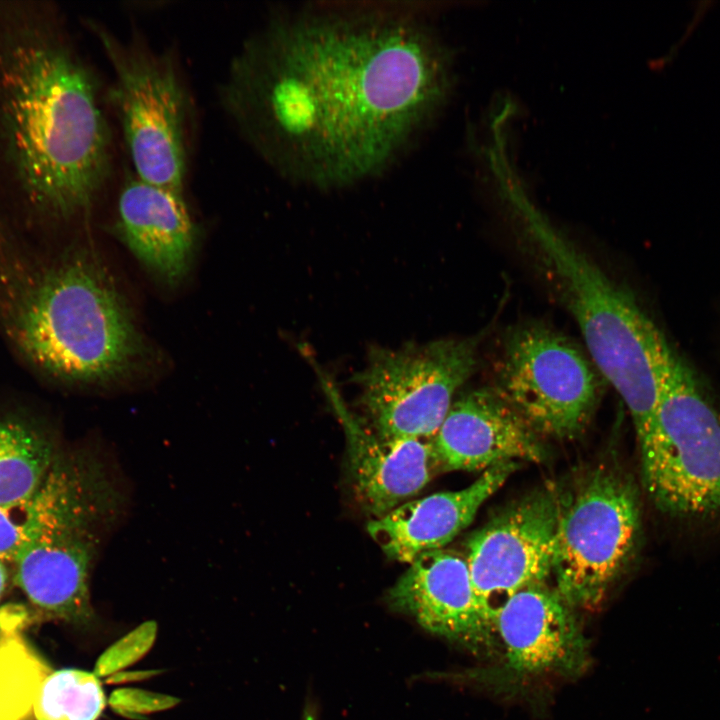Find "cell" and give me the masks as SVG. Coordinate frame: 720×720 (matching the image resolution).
<instances>
[{
  "label": "cell",
  "mask_w": 720,
  "mask_h": 720,
  "mask_svg": "<svg viewBox=\"0 0 720 720\" xmlns=\"http://www.w3.org/2000/svg\"><path fill=\"white\" fill-rule=\"evenodd\" d=\"M639 451L643 485L658 510L720 527V415L675 353L653 430Z\"/></svg>",
  "instance_id": "8992f818"
},
{
  "label": "cell",
  "mask_w": 720,
  "mask_h": 720,
  "mask_svg": "<svg viewBox=\"0 0 720 720\" xmlns=\"http://www.w3.org/2000/svg\"><path fill=\"white\" fill-rule=\"evenodd\" d=\"M124 510L107 499L78 503L60 515L13 561V583L43 614L87 623L90 578L98 553Z\"/></svg>",
  "instance_id": "30bf717a"
},
{
  "label": "cell",
  "mask_w": 720,
  "mask_h": 720,
  "mask_svg": "<svg viewBox=\"0 0 720 720\" xmlns=\"http://www.w3.org/2000/svg\"><path fill=\"white\" fill-rule=\"evenodd\" d=\"M113 73L107 90L133 173L185 192L192 101L176 56L138 35L122 38L102 22L83 21Z\"/></svg>",
  "instance_id": "5b68a950"
},
{
  "label": "cell",
  "mask_w": 720,
  "mask_h": 720,
  "mask_svg": "<svg viewBox=\"0 0 720 720\" xmlns=\"http://www.w3.org/2000/svg\"><path fill=\"white\" fill-rule=\"evenodd\" d=\"M481 335L375 346L355 375L364 423L385 439L432 440L478 363Z\"/></svg>",
  "instance_id": "ba28073f"
},
{
  "label": "cell",
  "mask_w": 720,
  "mask_h": 720,
  "mask_svg": "<svg viewBox=\"0 0 720 720\" xmlns=\"http://www.w3.org/2000/svg\"><path fill=\"white\" fill-rule=\"evenodd\" d=\"M494 387L541 437L571 439L584 431L600 396L601 375L567 337L528 323L506 335Z\"/></svg>",
  "instance_id": "9c48e42d"
},
{
  "label": "cell",
  "mask_w": 720,
  "mask_h": 720,
  "mask_svg": "<svg viewBox=\"0 0 720 720\" xmlns=\"http://www.w3.org/2000/svg\"><path fill=\"white\" fill-rule=\"evenodd\" d=\"M0 334L32 372L64 385L118 379L144 351L124 298L88 246L49 251L1 214Z\"/></svg>",
  "instance_id": "3957f363"
},
{
  "label": "cell",
  "mask_w": 720,
  "mask_h": 720,
  "mask_svg": "<svg viewBox=\"0 0 720 720\" xmlns=\"http://www.w3.org/2000/svg\"><path fill=\"white\" fill-rule=\"evenodd\" d=\"M492 626L504 674L512 678L575 676L588 665V645L574 608L546 583L509 598Z\"/></svg>",
  "instance_id": "7c38bea8"
},
{
  "label": "cell",
  "mask_w": 720,
  "mask_h": 720,
  "mask_svg": "<svg viewBox=\"0 0 720 720\" xmlns=\"http://www.w3.org/2000/svg\"><path fill=\"white\" fill-rule=\"evenodd\" d=\"M59 501L55 478L48 473L37 492L14 506H0V559L12 562L51 522Z\"/></svg>",
  "instance_id": "44dd1931"
},
{
  "label": "cell",
  "mask_w": 720,
  "mask_h": 720,
  "mask_svg": "<svg viewBox=\"0 0 720 720\" xmlns=\"http://www.w3.org/2000/svg\"><path fill=\"white\" fill-rule=\"evenodd\" d=\"M505 462L485 470L469 486L407 501L372 519L367 531L392 560L410 564L419 555L445 548L474 519L481 505L518 468Z\"/></svg>",
  "instance_id": "e0dca14e"
},
{
  "label": "cell",
  "mask_w": 720,
  "mask_h": 720,
  "mask_svg": "<svg viewBox=\"0 0 720 720\" xmlns=\"http://www.w3.org/2000/svg\"><path fill=\"white\" fill-rule=\"evenodd\" d=\"M303 720H314V716L311 712H308L305 714V717Z\"/></svg>",
  "instance_id": "603a6c76"
},
{
  "label": "cell",
  "mask_w": 720,
  "mask_h": 720,
  "mask_svg": "<svg viewBox=\"0 0 720 720\" xmlns=\"http://www.w3.org/2000/svg\"><path fill=\"white\" fill-rule=\"evenodd\" d=\"M18 624L0 619V720H29L40 685L52 671Z\"/></svg>",
  "instance_id": "d6986e66"
},
{
  "label": "cell",
  "mask_w": 720,
  "mask_h": 720,
  "mask_svg": "<svg viewBox=\"0 0 720 720\" xmlns=\"http://www.w3.org/2000/svg\"><path fill=\"white\" fill-rule=\"evenodd\" d=\"M638 490L600 465L561 497L551 575L572 608L598 606L634 558L641 538Z\"/></svg>",
  "instance_id": "52a82bcc"
},
{
  "label": "cell",
  "mask_w": 720,
  "mask_h": 720,
  "mask_svg": "<svg viewBox=\"0 0 720 720\" xmlns=\"http://www.w3.org/2000/svg\"><path fill=\"white\" fill-rule=\"evenodd\" d=\"M507 193L538 267L575 320L594 366L626 404L638 446L643 445L654 427L673 350L632 295L591 256L521 191Z\"/></svg>",
  "instance_id": "277c9868"
},
{
  "label": "cell",
  "mask_w": 720,
  "mask_h": 720,
  "mask_svg": "<svg viewBox=\"0 0 720 720\" xmlns=\"http://www.w3.org/2000/svg\"><path fill=\"white\" fill-rule=\"evenodd\" d=\"M103 96L55 3L0 0V199L26 227L86 216L109 184Z\"/></svg>",
  "instance_id": "7a4b0ae2"
},
{
  "label": "cell",
  "mask_w": 720,
  "mask_h": 720,
  "mask_svg": "<svg viewBox=\"0 0 720 720\" xmlns=\"http://www.w3.org/2000/svg\"><path fill=\"white\" fill-rule=\"evenodd\" d=\"M444 470H487L505 462H541L540 436L493 388L454 399L432 439Z\"/></svg>",
  "instance_id": "9a60e30c"
},
{
  "label": "cell",
  "mask_w": 720,
  "mask_h": 720,
  "mask_svg": "<svg viewBox=\"0 0 720 720\" xmlns=\"http://www.w3.org/2000/svg\"><path fill=\"white\" fill-rule=\"evenodd\" d=\"M561 497L552 486L537 488L506 505L468 538L464 556L491 623L509 598L546 583L551 575Z\"/></svg>",
  "instance_id": "8fae6325"
},
{
  "label": "cell",
  "mask_w": 720,
  "mask_h": 720,
  "mask_svg": "<svg viewBox=\"0 0 720 720\" xmlns=\"http://www.w3.org/2000/svg\"><path fill=\"white\" fill-rule=\"evenodd\" d=\"M13 563L0 559V601L4 597L8 587L13 583Z\"/></svg>",
  "instance_id": "7402d4cb"
},
{
  "label": "cell",
  "mask_w": 720,
  "mask_h": 720,
  "mask_svg": "<svg viewBox=\"0 0 720 720\" xmlns=\"http://www.w3.org/2000/svg\"><path fill=\"white\" fill-rule=\"evenodd\" d=\"M391 608L425 630L468 648H496L492 623L473 586L464 555L442 548L419 555L387 593Z\"/></svg>",
  "instance_id": "4fadbf2b"
},
{
  "label": "cell",
  "mask_w": 720,
  "mask_h": 720,
  "mask_svg": "<svg viewBox=\"0 0 720 720\" xmlns=\"http://www.w3.org/2000/svg\"><path fill=\"white\" fill-rule=\"evenodd\" d=\"M105 706L98 678L79 669L52 670L42 681L35 704V720H97Z\"/></svg>",
  "instance_id": "ffe728a7"
},
{
  "label": "cell",
  "mask_w": 720,
  "mask_h": 720,
  "mask_svg": "<svg viewBox=\"0 0 720 720\" xmlns=\"http://www.w3.org/2000/svg\"><path fill=\"white\" fill-rule=\"evenodd\" d=\"M56 434L26 413H0V506L30 499L61 451Z\"/></svg>",
  "instance_id": "ac0fdd59"
},
{
  "label": "cell",
  "mask_w": 720,
  "mask_h": 720,
  "mask_svg": "<svg viewBox=\"0 0 720 720\" xmlns=\"http://www.w3.org/2000/svg\"><path fill=\"white\" fill-rule=\"evenodd\" d=\"M426 11L408 3L274 10L233 54L219 105L290 182L338 189L374 178L452 91L453 57Z\"/></svg>",
  "instance_id": "6da1fadb"
},
{
  "label": "cell",
  "mask_w": 720,
  "mask_h": 720,
  "mask_svg": "<svg viewBox=\"0 0 720 720\" xmlns=\"http://www.w3.org/2000/svg\"><path fill=\"white\" fill-rule=\"evenodd\" d=\"M345 431L356 500L372 519L418 494L439 469L432 440L385 439L354 416L333 383L318 370Z\"/></svg>",
  "instance_id": "5bb4252c"
},
{
  "label": "cell",
  "mask_w": 720,
  "mask_h": 720,
  "mask_svg": "<svg viewBox=\"0 0 720 720\" xmlns=\"http://www.w3.org/2000/svg\"><path fill=\"white\" fill-rule=\"evenodd\" d=\"M114 231L166 283L175 284L187 273L198 232L184 192L128 172L117 198Z\"/></svg>",
  "instance_id": "2e32d148"
}]
</instances>
